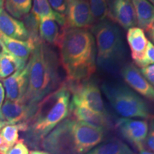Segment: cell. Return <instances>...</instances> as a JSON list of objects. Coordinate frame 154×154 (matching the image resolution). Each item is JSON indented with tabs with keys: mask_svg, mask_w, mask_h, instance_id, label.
<instances>
[{
	"mask_svg": "<svg viewBox=\"0 0 154 154\" xmlns=\"http://www.w3.org/2000/svg\"><path fill=\"white\" fill-rule=\"evenodd\" d=\"M58 47L66 83L79 84L88 80L96 69V48L91 32L86 29L65 27Z\"/></svg>",
	"mask_w": 154,
	"mask_h": 154,
	"instance_id": "6da1fadb",
	"label": "cell"
},
{
	"mask_svg": "<svg viewBox=\"0 0 154 154\" xmlns=\"http://www.w3.org/2000/svg\"><path fill=\"white\" fill-rule=\"evenodd\" d=\"M105 129L72 119H66L42 140L50 154H86L102 143Z\"/></svg>",
	"mask_w": 154,
	"mask_h": 154,
	"instance_id": "7a4b0ae2",
	"label": "cell"
},
{
	"mask_svg": "<svg viewBox=\"0 0 154 154\" xmlns=\"http://www.w3.org/2000/svg\"><path fill=\"white\" fill-rule=\"evenodd\" d=\"M70 103L71 92L66 82L38 102L22 138L26 145L39 149L44 138L68 117Z\"/></svg>",
	"mask_w": 154,
	"mask_h": 154,
	"instance_id": "3957f363",
	"label": "cell"
},
{
	"mask_svg": "<svg viewBox=\"0 0 154 154\" xmlns=\"http://www.w3.org/2000/svg\"><path fill=\"white\" fill-rule=\"evenodd\" d=\"M61 65L59 57L54 50L44 42L36 44L27 63L28 86L24 103L37 105L46 96L60 86Z\"/></svg>",
	"mask_w": 154,
	"mask_h": 154,
	"instance_id": "277c9868",
	"label": "cell"
},
{
	"mask_svg": "<svg viewBox=\"0 0 154 154\" xmlns=\"http://www.w3.org/2000/svg\"><path fill=\"white\" fill-rule=\"evenodd\" d=\"M91 32L97 51L96 64L103 72L116 73L126 56L120 29L113 22L104 19L94 25Z\"/></svg>",
	"mask_w": 154,
	"mask_h": 154,
	"instance_id": "5b68a950",
	"label": "cell"
},
{
	"mask_svg": "<svg viewBox=\"0 0 154 154\" xmlns=\"http://www.w3.org/2000/svg\"><path fill=\"white\" fill-rule=\"evenodd\" d=\"M101 88L113 110L122 118H149L147 103L129 87L119 82L105 81Z\"/></svg>",
	"mask_w": 154,
	"mask_h": 154,
	"instance_id": "8992f818",
	"label": "cell"
},
{
	"mask_svg": "<svg viewBox=\"0 0 154 154\" xmlns=\"http://www.w3.org/2000/svg\"><path fill=\"white\" fill-rule=\"evenodd\" d=\"M66 84L72 94L71 103L82 104L96 112L108 116L101 90L96 82L88 79L79 84Z\"/></svg>",
	"mask_w": 154,
	"mask_h": 154,
	"instance_id": "52a82bcc",
	"label": "cell"
},
{
	"mask_svg": "<svg viewBox=\"0 0 154 154\" xmlns=\"http://www.w3.org/2000/svg\"><path fill=\"white\" fill-rule=\"evenodd\" d=\"M116 126L121 136L136 149L144 146V142L149 132L147 121L121 118L116 121Z\"/></svg>",
	"mask_w": 154,
	"mask_h": 154,
	"instance_id": "ba28073f",
	"label": "cell"
},
{
	"mask_svg": "<svg viewBox=\"0 0 154 154\" xmlns=\"http://www.w3.org/2000/svg\"><path fill=\"white\" fill-rule=\"evenodd\" d=\"M69 29H86L94 22L88 0H67V10L65 16Z\"/></svg>",
	"mask_w": 154,
	"mask_h": 154,
	"instance_id": "9c48e42d",
	"label": "cell"
},
{
	"mask_svg": "<svg viewBox=\"0 0 154 154\" xmlns=\"http://www.w3.org/2000/svg\"><path fill=\"white\" fill-rule=\"evenodd\" d=\"M107 17L124 29L136 26V18L131 0H107Z\"/></svg>",
	"mask_w": 154,
	"mask_h": 154,
	"instance_id": "30bf717a",
	"label": "cell"
},
{
	"mask_svg": "<svg viewBox=\"0 0 154 154\" xmlns=\"http://www.w3.org/2000/svg\"><path fill=\"white\" fill-rule=\"evenodd\" d=\"M121 74L124 82L135 92L154 101V88L135 65L130 63L125 64L121 67Z\"/></svg>",
	"mask_w": 154,
	"mask_h": 154,
	"instance_id": "8fae6325",
	"label": "cell"
},
{
	"mask_svg": "<svg viewBox=\"0 0 154 154\" xmlns=\"http://www.w3.org/2000/svg\"><path fill=\"white\" fill-rule=\"evenodd\" d=\"M37 105L6 100L1 109L3 121L9 124L28 122L35 113Z\"/></svg>",
	"mask_w": 154,
	"mask_h": 154,
	"instance_id": "7c38bea8",
	"label": "cell"
},
{
	"mask_svg": "<svg viewBox=\"0 0 154 154\" xmlns=\"http://www.w3.org/2000/svg\"><path fill=\"white\" fill-rule=\"evenodd\" d=\"M29 69L27 64L18 72L5 79H2L7 99L11 101L23 102L28 86Z\"/></svg>",
	"mask_w": 154,
	"mask_h": 154,
	"instance_id": "4fadbf2b",
	"label": "cell"
},
{
	"mask_svg": "<svg viewBox=\"0 0 154 154\" xmlns=\"http://www.w3.org/2000/svg\"><path fill=\"white\" fill-rule=\"evenodd\" d=\"M0 34L22 41L29 38L24 23L11 17L4 8L0 9Z\"/></svg>",
	"mask_w": 154,
	"mask_h": 154,
	"instance_id": "5bb4252c",
	"label": "cell"
},
{
	"mask_svg": "<svg viewBox=\"0 0 154 154\" xmlns=\"http://www.w3.org/2000/svg\"><path fill=\"white\" fill-rule=\"evenodd\" d=\"M70 111H72L77 121L105 130L109 129L111 126V122L108 116L96 112L82 104L70 103Z\"/></svg>",
	"mask_w": 154,
	"mask_h": 154,
	"instance_id": "9a60e30c",
	"label": "cell"
},
{
	"mask_svg": "<svg viewBox=\"0 0 154 154\" xmlns=\"http://www.w3.org/2000/svg\"><path fill=\"white\" fill-rule=\"evenodd\" d=\"M65 26L60 24L57 19L44 18L39 21V37L44 43L59 46L62 37Z\"/></svg>",
	"mask_w": 154,
	"mask_h": 154,
	"instance_id": "2e32d148",
	"label": "cell"
},
{
	"mask_svg": "<svg viewBox=\"0 0 154 154\" xmlns=\"http://www.w3.org/2000/svg\"><path fill=\"white\" fill-rule=\"evenodd\" d=\"M0 39L9 54L26 62L35 48V44L29 38L26 41L14 39L0 34Z\"/></svg>",
	"mask_w": 154,
	"mask_h": 154,
	"instance_id": "e0dca14e",
	"label": "cell"
},
{
	"mask_svg": "<svg viewBox=\"0 0 154 154\" xmlns=\"http://www.w3.org/2000/svg\"><path fill=\"white\" fill-rule=\"evenodd\" d=\"M126 39L132 59L134 62L139 60L143 57L149 42L144 30L138 26L128 29L127 31Z\"/></svg>",
	"mask_w": 154,
	"mask_h": 154,
	"instance_id": "ac0fdd59",
	"label": "cell"
},
{
	"mask_svg": "<svg viewBox=\"0 0 154 154\" xmlns=\"http://www.w3.org/2000/svg\"><path fill=\"white\" fill-rule=\"evenodd\" d=\"M136 18V24L147 30L154 22V6L148 0H131Z\"/></svg>",
	"mask_w": 154,
	"mask_h": 154,
	"instance_id": "d6986e66",
	"label": "cell"
},
{
	"mask_svg": "<svg viewBox=\"0 0 154 154\" xmlns=\"http://www.w3.org/2000/svg\"><path fill=\"white\" fill-rule=\"evenodd\" d=\"M86 154H136L127 145L118 138L101 143Z\"/></svg>",
	"mask_w": 154,
	"mask_h": 154,
	"instance_id": "ffe728a7",
	"label": "cell"
},
{
	"mask_svg": "<svg viewBox=\"0 0 154 154\" xmlns=\"http://www.w3.org/2000/svg\"><path fill=\"white\" fill-rule=\"evenodd\" d=\"M32 13L38 21L44 18H53L57 19L61 25L65 26V17L55 12L50 7L48 0H32Z\"/></svg>",
	"mask_w": 154,
	"mask_h": 154,
	"instance_id": "44dd1931",
	"label": "cell"
},
{
	"mask_svg": "<svg viewBox=\"0 0 154 154\" xmlns=\"http://www.w3.org/2000/svg\"><path fill=\"white\" fill-rule=\"evenodd\" d=\"M26 62L11 55L9 52L0 59V79H5L26 66Z\"/></svg>",
	"mask_w": 154,
	"mask_h": 154,
	"instance_id": "7402d4cb",
	"label": "cell"
},
{
	"mask_svg": "<svg viewBox=\"0 0 154 154\" xmlns=\"http://www.w3.org/2000/svg\"><path fill=\"white\" fill-rule=\"evenodd\" d=\"M7 12L15 19H22L32 10V0H5Z\"/></svg>",
	"mask_w": 154,
	"mask_h": 154,
	"instance_id": "603a6c76",
	"label": "cell"
},
{
	"mask_svg": "<svg viewBox=\"0 0 154 154\" xmlns=\"http://www.w3.org/2000/svg\"><path fill=\"white\" fill-rule=\"evenodd\" d=\"M22 19H24L23 23L27 30L29 38L33 41L36 45V44L42 41L39 37V33H38L39 21L36 18V17L32 12L29 13Z\"/></svg>",
	"mask_w": 154,
	"mask_h": 154,
	"instance_id": "cb8c5ba5",
	"label": "cell"
},
{
	"mask_svg": "<svg viewBox=\"0 0 154 154\" xmlns=\"http://www.w3.org/2000/svg\"><path fill=\"white\" fill-rule=\"evenodd\" d=\"M88 4L94 20H104L108 14L107 0H88Z\"/></svg>",
	"mask_w": 154,
	"mask_h": 154,
	"instance_id": "d4e9b609",
	"label": "cell"
},
{
	"mask_svg": "<svg viewBox=\"0 0 154 154\" xmlns=\"http://www.w3.org/2000/svg\"><path fill=\"white\" fill-rule=\"evenodd\" d=\"M20 128L19 124H7L2 128L0 135L5 141L11 148L18 141Z\"/></svg>",
	"mask_w": 154,
	"mask_h": 154,
	"instance_id": "484cf974",
	"label": "cell"
},
{
	"mask_svg": "<svg viewBox=\"0 0 154 154\" xmlns=\"http://www.w3.org/2000/svg\"><path fill=\"white\" fill-rule=\"evenodd\" d=\"M135 63L140 69L154 64V45L151 42H148L143 57L139 60L135 61Z\"/></svg>",
	"mask_w": 154,
	"mask_h": 154,
	"instance_id": "4316f807",
	"label": "cell"
},
{
	"mask_svg": "<svg viewBox=\"0 0 154 154\" xmlns=\"http://www.w3.org/2000/svg\"><path fill=\"white\" fill-rule=\"evenodd\" d=\"M48 2L55 12L62 16H66L67 0H48Z\"/></svg>",
	"mask_w": 154,
	"mask_h": 154,
	"instance_id": "83f0119b",
	"label": "cell"
},
{
	"mask_svg": "<svg viewBox=\"0 0 154 154\" xmlns=\"http://www.w3.org/2000/svg\"><path fill=\"white\" fill-rule=\"evenodd\" d=\"M7 154H29V151L28 146L24 141V140L20 138L9 150Z\"/></svg>",
	"mask_w": 154,
	"mask_h": 154,
	"instance_id": "f1b7e54d",
	"label": "cell"
},
{
	"mask_svg": "<svg viewBox=\"0 0 154 154\" xmlns=\"http://www.w3.org/2000/svg\"><path fill=\"white\" fill-rule=\"evenodd\" d=\"M144 146L154 153V118L151 119L149 124V132L144 142Z\"/></svg>",
	"mask_w": 154,
	"mask_h": 154,
	"instance_id": "f546056e",
	"label": "cell"
},
{
	"mask_svg": "<svg viewBox=\"0 0 154 154\" xmlns=\"http://www.w3.org/2000/svg\"><path fill=\"white\" fill-rule=\"evenodd\" d=\"M140 72L144 78L154 88V64L141 68L140 69Z\"/></svg>",
	"mask_w": 154,
	"mask_h": 154,
	"instance_id": "4dcf8cb0",
	"label": "cell"
},
{
	"mask_svg": "<svg viewBox=\"0 0 154 154\" xmlns=\"http://www.w3.org/2000/svg\"><path fill=\"white\" fill-rule=\"evenodd\" d=\"M5 88H4L2 83L0 82V120L1 121H3L2 116V114H1V109L4 103V101H5Z\"/></svg>",
	"mask_w": 154,
	"mask_h": 154,
	"instance_id": "1f68e13d",
	"label": "cell"
},
{
	"mask_svg": "<svg viewBox=\"0 0 154 154\" xmlns=\"http://www.w3.org/2000/svg\"><path fill=\"white\" fill-rule=\"evenodd\" d=\"M146 32H147V35L149 36L150 40L152 44L154 45V22L151 25V26L146 30Z\"/></svg>",
	"mask_w": 154,
	"mask_h": 154,
	"instance_id": "d6a6232c",
	"label": "cell"
},
{
	"mask_svg": "<svg viewBox=\"0 0 154 154\" xmlns=\"http://www.w3.org/2000/svg\"><path fill=\"white\" fill-rule=\"evenodd\" d=\"M138 154H154L153 152L149 151V149H147L145 146H142L140 149H138Z\"/></svg>",
	"mask_w": 154,
	"mask_h": 154,
	"instance_id": "836d02e7",
	"label": "cell"
},
{
	"mask_svg": "<svg viewBox=\"0 0 154 154\" xmlns=\"http://www.w3.org/2000/svg\"><path fill=\"white\" fill-rule=\"evenodd\" d=\"M7 53H8V51L6 49V47H5V45H4L2 41L0 39V59H1V57H2L4 54H5Z\"/></svg>",
	"mask_w": 154,
	"mask_h": 154,
	"instance_id": "e575fe53",
	"label": "cell"
},
{
	"mask_svg": "<svg viewBox=\"0 0 154 154\" xmlns=\"http://www.w3.org/2000/svg\"><path fill=\"white\" fill-rule=\"evenodd\" d=\"M29 154H50L45 151H39V150H33L29 153Z\"/></svg>",
	"mask_w": 154,
	"mask_h": 154,
	"instance_id": "d590c367",
	"label": "cell"
},
{
	"mask_svg": "<svg viewBox=\"0 0 154 154\" xmlns=\"http://www.w3.org/2000/svg\"><path fill=\"white\" fill-rule=\"evenodd\" d=\"M7 124H9L7 121L0 120V131H1L2 128L5 126H6Z\"/></svg>",
	"mask_w": 154,
	"mask_h": 154,
	"instance_id": "8d00e7d4",
	"label": "cell"
},
{
	"mask_svg": "<svg viewBox=\"0 0 154 154\" xmlns=\"http://www.w3.org/2000/svg\"><path fill=\"white\" fill-rule=\"evenodd\" d=\"M5 143H6V142L5 141V140L3 139V138L2 137V136H1V135H0V146H2L3 144Z\"/></svg>",
	"mask_w": 154,
	"mask_h": 154,
	"instance_id": "74e56055",
	"label": "cell"
},
{
	"mask_svg": "<svg viewBox=\"0 0 154 154\" xmlns=\"http://www.w3.org/2000/svg\"><path fill=\"white\" fill-rule=\"evenodd\" d=\"M4 5H5V0H0V9L4 8Z\"/></svg>",
	"mask_w": 154,
	"mask_h": 154,
	"instance_id": "f35d334b",
	"label": "cell"
},
{
	"mask_svg": "<svg viewBox=\"0 0 154 154\" xmlns=\"http://www.w3.org/2000/svg\"><path fill=\"white\" fill-rule=\"evenodd\" d=\"M148 1H149V2L152 5H153V6H154V0H148Z\"/></svg>",
	"mask_w": 154,
	"mask_h": 154,
	"instance_id": "ab89813d",
	"label": "cell"
}]
</instances>
